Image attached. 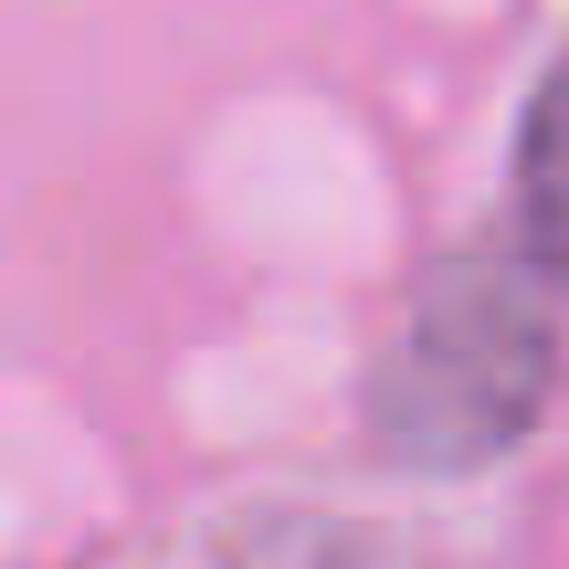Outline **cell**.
Here are the masks:
<instances>
[{
  "label": "cell",
  "instance_id": "cell-2",
  "mask_svg": "<svg viewBox=\"0 0 569 569\" xmlns=\"http://www.w3.org/2000/svg\"><path fill=\"white\" fill-rule=\"evenodd\" d=\"M517 232H528V264L569 284V53L538 74L517 127Z\"/></svg>",
  "mask_w": 569,
  "mask_h": 569
},
{
  "label": "cell",
  "instance_id": "cell-1",
  "mask_svg": "<svg viewBox=\"0 0 569 569\" xmlns=\"http://www.w3.org/2000/svg\"><path fill=\"white\" fill-rule=\"evenodd\" d=\"M559 380L538 264L507 253H443L369 380V432L401 475H465L538 432Z\"/></svg>",
  "mask_w": 569,
  "mask_h": 569
}]
</instances>
